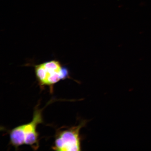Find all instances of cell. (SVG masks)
I'll return each mask as SVG.
<instances>
[{
  "instance_id": "obj_1",
  "label": "cell",
  "mask_w": 151,
  "mask_h": 151,
  "mask_svg": "<svg viewBox=\"0 0 151 151\" xmlns=\"http://www.w3.org/2000/svg\"><path fill=\"white\" fill-rule=\"evenodd\" d=\"M42 122V111L37 109L34 111L31 122L11 130L9 133L11 144L16 148L25 144L29 145L34 150H37L39 147V135L37 127Z\"/></svg>"
},
{
  "instance_id": "obj_2",
  "label": "cell",
  "mask_w": 151,
  "mask_h": 151,
  "mask_svg": "<svg viewBox=\"0 0 151 151\" xmlns=\"http://www.w3.org/2000/svg\"><path fill=\"white\" fill-rule=\"evenodd\" d=\"M36 76L42 86H52L61 80L69 77V72L60 62L52 60L35 65Z\"/></svg>"
},
{
  "instance_id": "obj_3",
  "label": "cell",
  "mask_w": 151,
  "mask_h": 151,
  "mask_svg": "<svg viewBox=\"0 0 151 151\" xmlns=\"http://www.w3.org/2000/svg\"><path fill=\"white\" fill-rule=\"evenodd\" d=\"M88 121L81 122L78 125L62 130L57 134L53 150L58 151H81L82 138L81 130L85 127Z\"/></svg>"
}]
</instances>
